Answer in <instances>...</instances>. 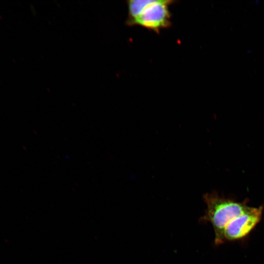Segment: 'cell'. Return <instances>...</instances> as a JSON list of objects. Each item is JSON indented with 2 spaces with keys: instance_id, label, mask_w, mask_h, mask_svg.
Segmentation results:
<instances>
[{
  "instance_id": "cell-1",
  "label": "cell",
  "mask_w": 264,
  "mask_h": 264,
  "mask_svg": "<svg viewBox=\"0 0 264 264\" xmlns=\"http://www.w3.org/2000/svg\"><path fill=\"white\" fill-rule=\"evenodd\" d=\"M169 0H130L127 1L128 26L139 25L157 33L171 24Z\"/></svg>"
},
{
  "instance_id": "cell-2",
  "label": "cell",
  "mask_w": 264,
  "mask_h": 264,
  "mask_svg": "<svg viewBox=\"0 0 264 264\" xmlns=\"http://www.w3.org/2000/svg\"><path fill=\"white\" fill-rule=\"evenodd\" d=\"M203 199L207 205V210L201 218V221H209L212 224L215 236V243L220 244L225 242L224 232L226 226L250 206L213 193L205 194Z\"/></svg>"
},
{
  "instance_id": "cell-3",
  "label": "cell",
  "mask_w": 264,
  "mask_h": 264,
  "mask_svg": "<svg viewBox=\"0 0 264 264\" xmlns=\"http://www.w3.org/2000/svg\"><path fill=\"white\" fill-rule=\"evenodd\" d=\"M263 211V206L250 207L232 220L225 228L224 241H235L245 237L261 220Z\"/></svg>"
}]
</instances>
